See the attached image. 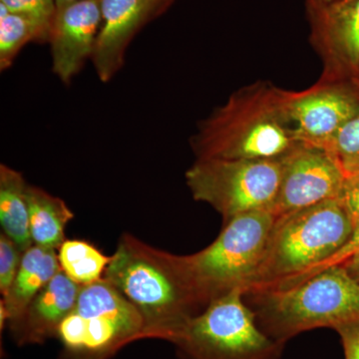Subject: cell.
Wrapping results in <instances>:
<instances>
[{
	"label": "cell",
	"instance_id": "1",
	"mask_svg": "<svg viewBox=\"0 0 359 359\" xmlns=\"http://www.w3.org/2000/svg\"><path fill=\"white\" fill-rule=\"evenodd\" d=\"M103 278L133 304L144 321V339L175 344L209 302L188 256L151 247L124 233Z\"/></svg>",
	"mask_w": 359,
	"mask_h": 359
},
{
	"label": "cell",
	"instance_id": "2",
	"mask_svg": "<svg viewBox=\"0 0 359 359\" xmlns=\"http://www.w3.org/2000/svg\"><path fill=\"white\" fill-rule=\"evenodd\" d=\"M297 144L287 90L261 81L235 92L191 139L197 159H280Z\"/></svg>",
	"mask_w": 359,
	"mask_h": 359
},
{
	"label": "cell",
	"instance_id": "3",
	"mask_svg": "<svg viewBox=\"0 0 359 359\" xmlns=\"http://www.w3.org/2000/svg\"><path fill=\"white\" fill-rule=\"evenodd\" d=\"M353 229L339 199L276 217L263 259L245 292L302 282L346 245Z\"/></svg>",
	"mask_w": 359,
	"mask_h": 359
},
{
	"label": "cell",
	"instance_id": "4",
	"mask_svg": "<svg viewBox=\"0 0 359 359\" xmlns=\"http://www.w3.org/2000/svg\"><path fill=\"white\" fill-rule=\"evenodd\" d=\"M245 299L262 330L285 344L309 330L359 320V282L344 266L285 289L245 292Z\"/></svg>",
	"mask_w": 359,
	"mask_h": 359
},
{
	"label": "cell",
	"instance_id": "5",
	"mask_svg": "<svg viewBox=\"0 0 359 359\" xmlns=\"http://www.w3.org/2000/svg\"><path fill=\"white\" fill-rule=\"evenodd\" d=\"M59 359H109L144 339L141 314L105 278L83 285L76 306L61 323Z\"/></svg>",
	"mask_w": 359,
	"mask_h": 359
},
{
	"label": "cell",
	"instance_id": "6",
	"mask_svg": "<svg viewBox=\"0 0 359 359\" xmlns=\"http://www.w3.org/2000/svg\"><path fill=\"white\" fill-rule=\"evenodd\" d=\"M242 289L209 302L175 342L182 359H280L285 344L257 323Z\"/></svg>",
	"mask_w": 359,
	"mask_h": 359
},
{
	"label": "cell",
	"instance_id": "7",
	"mask_svg": "<svg viewBox=\"0 0 359 359\" xmlns=\"http://www.w3.org/2000/svg\"><path fill=\"white\" fill-rule=\"evenodd\" d=\"M276 217L268 210L238 215L224 222L218 238L189 261L208 302L254 282Z\"/></svg>",
	"mask_w": 359,
	"mask_h": 359
},
{
	"label": "cell",
	"instance_id": "8",
	"mask_svg": "<svg viewBox=\"0 0 359 359\" xmlns=\"http://www.w3.org/2000/svg\"><path fill=\"white\" fill-rule=\"evenodd\" d=\"M282 176L273 160L197 159L186 173L194 199L211 205L224 221L244 212L271 211Z\"/></svg>",
	"mask_w": 359,
	"mask_h": 359
},
{
	"label": "cell",
	"instance_id": "9",
	"mask_svg": "<svg viewBox=\"0 0 359 359\" xmlns=\"http://www.w3.org/2000/svg\"><path fill=\"white\" fill-rule=\"evenodd\" d=\"M287 109L299 143L330 150L342 127L359 112V86L325 81L302 91H287Z\"/></svg>",
	"mask_w": 359,
	"mask_h": 359
},
{
	"label": "cell",
	"instance_id": "10",
	"mask_svg": "<svg viewBox=\"0 0 359 359\" xmlns=\"http://www.w3.org/2000/svg\"><path fill=\"white\" fill-rule=\"evenodd\" d=\"M346 175L327 151L299 143L282 158V176L271 212L278 217L339 199Z\"/></svg>",
	"mask_w": 359,
	"mask_h": 359
},
{
	"label": "cell",
	"instance_id": "11",
	"mask_svg": "<svg viewBox=\"0 0 359 359\" xmlns=\"http://www.w3.org/2000/svg\"><path fill=\"white\" fill-rule=\"evenodd\" d=\"M311 41L323 61L320 79L359 86V0L309 11Z\"/></svg>",
	"mask_w": 359,
	"mask_h": 359
},
{
	"label": "cell",
	"instance_id": "12",
	"mask_svg": "<svg viewBox=\"0 0 359 359\" xmlns=\"http://www.w3.org/2000/svg\"><path fill=\"white\" fill-rule=\"evenodd\" d=\"M175 0H100L102 25L92 55L99 79L108 82L124 63L125 52L143 26Z\"/></svg>",
	"mask_w": 359,
	"mask_h": 359
},
{
	"label": "cell",
	"instance_id": "13",
	"mask_svg": "<svg viewBox=\"0 0 359 359\" xmlns=\"http://www.w3.org/2000/svg\"><path fill=\"white\" fill-rule=\"evenodd\" d=\"M101 25L100 0H79L56 11L49 40L52 70L65 84L92 58Z\"/></svg>",
	"mask_w": 359,
	"mask_h": 359
},
{
	"label": "cell",
	"instance_id": "14",
	"mask_svg": "<svg viewBox=\"0 0 359 359\" xmlns=\"http://www.w3.org/2000/svg\"><path fill=\"white\" fill-rule=\"evenodd\" d=\"M81 285L60 271L40 290L22 318L11 327L18 346L42 344L57 335L61 323L76 306Z\"/></svg>",
	"mask_w": 359,
	"mask_h": 359
},
{
	"label": "cell",
	"instance_id": "15",
	"mask_svg": "<svg viewBox=\"0 0 359 359\" xmlns=\"http://www.w3.org/2000/svg\"><path fill=\"white\" fill-rule=\"evenodd\" d=\"M61 271L56 250L33 245L22 261L8 294L1 299L9 327L22 318L32 299Z\"/></svg>",
	"mask_w": 359,
	"mask_h": 359
},
{
	"label": "cell",
	"instance_id": "16",
	"mask_svg": "<svg viewBox=\"0 0 359 359\" xmlns=\"http://www.w3.org/2000/svg\"><path fill=\"white\" fill-rule=\"evenodd\" d=\"M28 184L20 172L0 166V224L2 233L23 252L33 245L30 233L29 207L26 189Z\"/></svg>",
	"mask_w": 359,
	"mask_h": 359
},
{
	"label": "cell",
	"instance_id": "17",
	"mask_svg": "<svg viewBox=\"0 0 359 359\" xmlns=\"http://www.w3.org/2000/svg\"><path fill=\"white\" fill-rule=\"evenodd\" d=\"M26 196L33 245L59 249L66 241L65 228L74 214L65 201L39 187L27 185Z\"/></svg>",
	"mask_w": 359,
	"mask_h": 359
},
{
	"label": "cell",
	"instance_id": "18",
	"mask_svg": "<svg viewBox=\"0 0 359 359\" xmlns=\"http://www.w3.org/2000/svg\"><path fill=\"white\" fill-rule=\"evenodd\" d=\"M52 26L20 13L0 18V69L6 70L28 42L50 40Z\"/></svg>",
	"mask_w": 359,
	"mask_h": 359
},
{
	"label": "cell",
	"instance_id": "19",
	"mask_svg": "<svg viewBox=\"0 0 359 359\" xmlns=\"http://www.w3.org/2000/svg\"><path fill=\"white\" fill-rule=\"evenodd\" d=\"M58 250L61 271L81 287L103 278L111 261V257L85 241L66 240Z\"/></svg>",
	"mask_w": 359,
	"mask_h": 359
},
{
	"label": "cell",
	"instance_id": "20",
	"mask_svg": "<svg viewBox=\"0 0 359 359\" xmlns=\"http://www.w3.org/2000/svg\"><path fill=\"white\" fill-rule=\"evenodd\" d=\"M327 152L346 177L359 171V112L342 127Z\"/></svg>",
	"mask_w": 359,
	"mask_h": 359
},
{
	"label": "cell",
	"instance_id": "21",
	"mask_svg": "<svg viewBox=\"0 0 359 359\" xmlns=\"http://www.w3.org/2000/svg\"><path fill=\"white\" fill-rule=\"evenodd\" d=\"M22 256L23 252L18 245L6 233H0V292L2 299L11 289L20 268Z\"/></svg>",
	"mask_w": 359,
	"mask_h": 359
},
{
	"label": "cell",
	"instance_id": "22",
	"mask_svg": "<svg viewBox=\"0 0 359 359\" xmlns=\"http://www.w3.org/2000/svg\"><path fill=\"white\" fill-rule=\"evenodd\" d=\"M9 13L25 14L48 25L56 15L55 0H0Z\"/></svg>",
	"mask_w": 359,
	"mask_h": 359
},
{
	"label": "cell",
	"instance_id": "23",
	"mask_svg": "<svg viewBox=\"0 0 359 359\" xmlns=\"http://www.w3.org/2000/svg\"><path fill=\"white\" fill-rule=\"evenodd\" d=\"M339 200L344 205L353 226H358L359 224V171L346 177Z\"/></svg>",
	"mask_w": 359,
	"mask_h": 359
},
{
	"label": "cell",
	"instance_id": "24",
	"mask_svg": "<svg viewBox=\"0 0 359 359\" xmlns=\"http://www.w3.org/2000/svg\"><path fill=\"white\" fill-rule=\"evenodd\" d=\"M358 252L359 224L354 226L353 233H351V236L346 243V245H344V247L337 252V254L334 255L332 257H330L327 262H325V263L320 264V266H318V268L314 269L313 271H311V273H309L304 280H308V278L316 275V273H320L323 269L330 268V266H341V264L346 263V261H348L351 257H353L354 255L358 254ZM304 280H302V282H304Z\"/></svg>",
	"mask_w": 359,
	"mask_h": 359
},
{
	"label": "cell",
	"instance_id": "25",
	"mask_svg": "<svg viewBox=\"0 0 359 359\" xmlns=\"http://www.w3.org/2000/svg\"><path fill=\"white\" fill-rule=\"evenodd\" d=\"M334 330L341 342L344 359H359V320L344 323Z\"/></svg>",
	"mask_w": 359,
	"mask_h": 359
},
{
	"label": "cell",
	"instance_id": "26",
	"mask_svg": "<svg viewBox=\"0 0 359 359\" xmlns=\"http://www.w3.org/2000/svg\"><path fill=\"white\" fill-rule=\"evenodd\" d=\"M346 271H348L349 275L355 278L359 282V252L358 254L354 255L353 257L346 261V263L341 264Z\"/></svg>",
	"mask_w": 359,
	"mask_h": 359
},
{
	"label": "cell",
	"instance_id": "27",
	"mask_svg": "<svg viewBox=\"0 0 359 359\" xmlns=\"http://www.w3.org/2000/svg\"><path fill=\"white\" fill-rule=\"evenodd\" d=\"M342 1H346V0H306V4H308V11H318V9L334 6V4Z\"/></svg>",
	"mask_w": 359,
	"mask_h": 359
},
{
	"label": "cell",
	"instance_id": "28",
	"mask_svg": "<svg viewBox=\"0 0 359 359\" xmlns=\"http://www.w3.org/2000/svg\"><path fill=\"white\" fill-rule=\"evenodd\" d=\"M76 1H79V0H55L56 11H59V9L69 6L71 4H74Z\"/></svg>",
	"mask_w": 359,
	"mask_h": 359
}]
</instances>
